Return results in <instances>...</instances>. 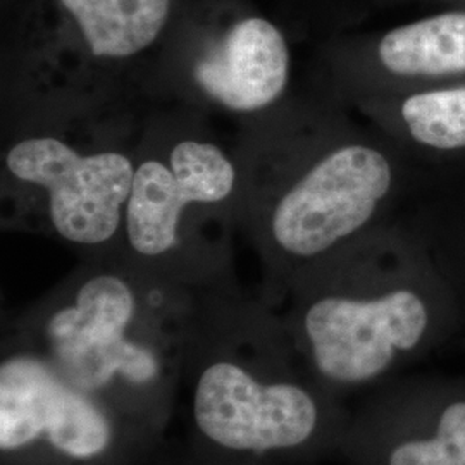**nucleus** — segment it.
<instances>
[{"mask_svg": "<svg viewBox=\"0 0 465 465\" xmlns=\"http://www.w3.org/2000/svg\"><path fill=\"white\" fill-rule=\"evenodd\" d=\"M355 116L309 88L243 123L238 228L276 309L303 269L399 216L431 173L434 163Z\"/></svg>", "mask_w": 465, "mask_h": 465, "instance_id": "obj_1", "label": "nucleus"}, {"mask_svg": "<svg viewBox=\"0 0 465 465\" xmlns=\"http://www.w3.org/2000/svg\"><path fill=\"white\" fill-rule=\"evenodd\" d=\"M178 412L193 455L295 465L338 457L350 407L305 367L282 312L234 276L199 290Z\"/></svg>", "mask_w": 465, "mask_h": 465, "instance_id": "obj_2", "label": "nucleus"}, {"mask_svg": "<svg viewBox=\"0 0 465 465\" xmlns=\"http://www.w3.org/2000/svg\"><path fill=\"white\" fill-rule=\"evenodd\" d=\"M278 311L305 367L343 400L462 338L455 295L401 213L303 269Z\"/></svg>", "mask_w": 465, "mask_h": 465, "instance_id": "obj_3", "label": "nucleus"}, {"mask_svg": "<svg viewBox=\"0 0 465 465\" xmlns=\"http://www.w3.org/2000/svg\"><path fill=\"white\" fill-rule=\"evenodd\" d=\"M200 288L136 266L123 253L82 261L44 297L7 317L2 330L76 388L166 436Z\"/></svg>", "mask_w": 465, "mask_h": 465, "instance_id": "obj_4", "label": "nucleus"}, {"mask_svg": "<svg viewBox=\"0 0 465 465\" xmlns=\"http://www.w3.org/2000/svg\"><path fill=\"white\" fill-rule=\"evenodd\" d=\"M242 166L200 124V113L142 119L121 253L190 286L234 278Z\"/></svg>", "mask_w": 465, "mask_h": 465, "instance_id": "obj_5", "label": "nucleus"}, {"mask_svg": "<svg viewBox=\"0 0 465 465\" xmlns=\"http://www.w3.org/2000/svg\"><path fill=\"white\" fill-rule=\"evenodd\" d=\"M142 119H15L2 152V199L21 228L50 234L82 261L123 250Z\"/></svg>", "mask_w": 465, "mask_h": 465, "instance_id": "obj_6", "label": "nucleus"}, {"mask_svg": "<svg viewBox=\"0 0 465 465\" xmlns=\"http://www.w3.org/2000/svg\"><path fill=\"white\" fill-rule=\"evenodd\" d=\"M55 34L9 59L15 119L134 113L173 28L174 0H52Z\"/></svg>", "mask_w": 465, "mask_h": 465, "instance_id": "obj_7", "label": "nucleus"}, {"mask_svg": "<svg viewBox=\"0 0 465 465\" xmlns=\"http://www.w3.org/2000/svg\"><path fill=\"white\" fill-rule=\"evenodd\" d=\"M164 443L2 330L0 465H152Z\"/></svg>", "mask_w": 465, "mask_h": 465, "instance_id": "obj_8", "label": "nucleus"}, {"mask_svg": "<svg viewBox=\"0 0 465 465\" xmlns=\"http://www.w3.org/2000/svg\"><path fill=\"white\" fill-rule=\"evenodd\" d=\"M292 66L290 44L278 25L255 13L232 15L167 35L145 94L245 123L293 95Z\"/></svg>", "mask_w": 465, "mask_h": 465, "instance_id": "obj_9", "label": "nucleus"}, {"mask_svg": "<svg viewBox=\"0 0 465 465\" xmlns=\"http://www.w3.org/2000/svg\"><path fill=\"white\" fill-rule=\"evenodd\" d=\"M349 465H465V378L401 374L350 407Z\"/></svg>", "mask_w": 465, "mask_h": 465, "instance_id": "obj_10", "label": "nucleus"}, {"mask_svg": "<svg viewBox=\"0 0 465 465\" xmlns=\"http://www.w3.org/2000/svg\"><path fill=\"white\" fill-rule=\"evenodd\" d=\"M455 84H465V9L332 45L322 52L311 88L349 109L359 100Z\"/></svg>", "mask_w": 465, "mask_h": 465, "instance_id": "obj_11", "label": "nucleus"}, {"mask_svg": "<svg viewBox=\"0 0 465 465\" xmlns=\"http://www.w3.org/2000/svg\"><path fill=\"white\" fill-rule=\"evenodd\" d=\"M349 109L430 163L465 155V84L359 100Z\"/></svg>", "mask_w": 465, "mask_h": 465, "instance_id": "obj_12", "label": "nucleus"}, {"mask_svg": "<svg viewBox=\"0 0 465 465\" xmlns=\"http://www.w3.org/2000/svg\"><path fill=\"white\" fill-rule=\"evenodd\" d=\"M401 214L422 236L449 282L462 321L460 341H465V155L434 163Z\"/></svg>", "mask_w": 465, "mask_h": 465, "instance_id": "obj_13", "label": "nucleus"}, {"mask_svg": "<svg viewBox=\"0 0 465 465\" xmlns=\"http://www.w3.org/2000/svg\"><path fill=\"white\" fill-rule=\"evenodd\" d=\"M166 445V443H164ZM152 465H269V464H257V462H242V460H216V459H203L199 455H193L190 451L183 450V453L173 460L166 457V450L164 447L157 453L155 460Z\"/></svg>", "mask_w": 465, "mask_h": 465, "instance_id": "obj_14", "label": "nucleus"}]
</instances>
